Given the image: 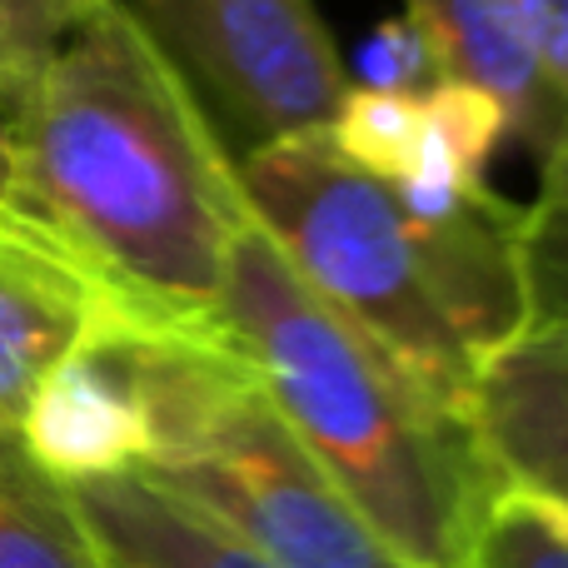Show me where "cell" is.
<instances>
[{"instance_id": "4", "label": "cell", "mask_w": 568, "mask_h": 568, "mask_svg": "<svg viewBox=\"0 0 568 568\" xmlns=\"http://www.w3.org/2000/svg\"><path fill=\"white\" fill-rule=\"evenodd\" d=\"M245 205L294 280L374 344L434 409L469 424L479 359L424 280L394 190L334 150L324 130L235 160Z\"/></svg>"}, {"instance_id": "18", "label": "cell", "mask_w": 568, "mask_h": 568, "mask_svg": "<svg viewBox=\"0 0 568 568\" xmlns=\"http://www.w3.org/2000/svg\"><path fill=\"white\" fill-rule=\"evenodd\" d=\"M364 85L409 90V95L439 85V65H434L429 45H424V36L414 30L409 16L384 20V26L369 36V45H364Z\"/></svg>"}, {"instance_id": "1", "label": "cell", "mask_w": 568, "mask_h": 568, "mask_svg": "<svg viewBox=\"0 0 568 568\" xmlns=\"http://www.w3.org/2000/svg\"><path fill=\"white\" fill-rule=\"evenodd\" d=\"M6 130L10 210L50 230L115 300L220 320L250 205L215 120L130 0H90Z\"/></svg>"}, {"instance_id": "17", "label": "cell", "mask_w": 568, "mask_h": 568, "mask_svg": "<svg viewBox=\"0 0 568 568\" xmlns=\"http://www.w3.org/2000/svg\"><path fill=\"white\" fill-rule=\"evenodd\" d=\"M90 0H0V120L10 125Z\"/></svg>"}, {"instance_id": "13", "label": "cell", "mask_w": 568, "mask_h": 568, "mask_svg": "<svg viewBox=\"0 0 568 568\" xmlns=\"http://www.w3.org/2000/svg\"><path fill=\"white\" fill-rule=\"evenodd\" d=\"M509 135L499 100L484 95L479 85L439 80L424 90V145L419 165L404 185L424 190H454V185H484L494 150Z\"/></svg>"}, {"instance_id": "10", "label": "cell", "mask_w": 568, "mask_h": 568, "mask_svg": "<svg viewBox=\"0 0 568 568\" xmlns=\"http://www.w3.org/2000/svg\"><path fill=\"white\" fill-rule=\"evenodd\" d=\"M404 16L429 45L439 80L479 85L499 100L519 145L544 160L568 135V110L529 45L519 0H404Z\"/></svg>"}, {"instance_id": "12", "label": "cell", "mask_w": 568, "mask_h": 568, "mask_svg": "<svg viewBox=\"0 0 568 568\" xmlns=\"http://www.w3.org/2000/svg\"><path fill=\"white\" fill-rule=\"evenodd\" d=\"M0 568H110L70 484L40 469L20 429H0Z\"/></svg>"}, {"instance_id": "2", "label": "cell", "mask_w": 568, "mask_h": 568, "mask_svg": "<svg viewBox=\"0 0 568 568\" xmlns=\"http://www.w3.org/2000/svg\"><path fill=\"white\" fill-rule=\"evenodd\" d=\"M220 320L270 409L369 529L414 568H459L494 479L474 429L434 409L364 334L324 310L255 215L230 245Z\"/></svg>"}, {"instance_id": "16", "label": "cell", "mask_w": 568, "mask_h": 568, "mask_svg": "<svg viewBox=\"0 0 568 568\" xmlns=\"http://www.w3.org/2000/svg\"><path fill=\"white\" fill-rule=\"evenodd\" d=\"M529 324H568V135L539 160V200L519 230Z\"/></svg>"}, {"instance_id": "14", "label": "cell", "mask_w": 568, "mask_h": 568, "mask_svg": "<svg viewBox=\"0 0 568 568\" xmlns=\"http://www.w3.org/2000/svg\"><path fill=\"white\" fill-rule=\"evenodd\" d=\"M459 568H568V509L494 474L474 509Z\"/></svg>"}, {"instance_id": "15", "label": "cell", "mask_w": 568, "mask_h": 568, "mask_svg": "<svg viewBox=\"0 0 568 568\" xmlns=\"http://www.w3.org/2000/svg\"><path fill=\"white\" fill-rule=\"evenodd\" d=\"M324 135L364 175L384 180V185H404L419 165L424 145V90L409 95V90L349 85Z\"/></svg>"}, {"instance_id": "6", "label": "cell", "mask_w": 568, "mask_h": 568, "mask_svg": "<svg viewBox=\"0 0 568 568\" xmlns=\"http://www.w3.org/2000/svg\"><path fill=\"white\" fill-rule=\"evenodd\" d=\"M170 314L110 300L36 389L20 439L60 484L135 474L150 459V329Z\"/></svg>"}, {"instance_id": "20", "label": "cell", "mask_w": 568, "mask_h": 568, "mask_svg": "<svg viewBox=\"0 0 568 568\" xmlns=\"http://www.w3.org/2000/svg\"><path fill=\"white\" fill-rule=\"evenodd\" d=\"M10 195H16V170H10V130L0 120V215L10 210Z\"/></svg>"}, {"instance_id": "19", "label": "cell", "mask_w": 568, "mask_h": 568, "mask_svg": "<svg viewBox=\"0 0 568 568\" xmlns=\"http://www.w3.org/2000/svg\"><path fill=\"white\" fill-rule=\"evenodd\" d=\"M519 10H524V26H529L534 55H539L554 95L568 110V0H519Z\"/></svg>"}, {"instance_id": "7", "label": "cell", "mask_w": 568, "mask_h": 568, "mask_svg": "<svg viewBox=\"0 0 568 568\" xmlns=\"http://www.w3.org/2000/svg\"><path fill=\"white\" fill-rule=\"evenodd\" d=\"M404 215L424 280L439 300L444 320L454 324L474 359H489L499 344L529 324L519 270L524 205L499 200L489 185H389Z\"/></svg>"}, {"instance_id": "11", "label": "cell", "mask_w": 568, "mask_h": 568, "mask_svg": "<svg viewBox=\"0 0 568 568\" xmlns=\"http://www.w3.org/2000/svg\"><path fill=\"white\" fill-rule=\"evenodd\" d=\"M95 544L120 568H275L150 474L70 484Z\"/></svg>"}, {"instance_id": "8", "label": "cell", "mask_w": 568, "mask_h": 568, "mask_svg": "<svg viewBox=\"0 0 568 568\" xmlns=\"http://www.w3.org/2000/svg\"><path fill=\"white\" fill-rule=\"evenodd\" d=\"M110 300L115 294L50 230L20 210L0 215V429H20L45 374Z\"/></svg>"}, {"instance_id": "3", "label": "cell", "mask_w": 568, "mask_h": 568, "mask_svg": "<svg viewBox=\"0 0 568 568\" xmlns=\"http://www.w3.org/2000/svg\"><path fill=\"white\" fill-rule=\"evenodd\" d=\"M135 474L175 489L275 568H414L284 429L225 320H155L150 459Z\"/></svg>"}, {"instance_id": "9", "label": "cell", "mask_w": 568, "mask_h": 568, "mask_svg": "<svg viewBox=\"0 0 568 568\" xmlns=\"http://www.w3.org/2000/svg\"><path fill=\"white\" fill-rule=\"evenodd\" d=\"M469 429L499 479L568 509V324H524L479 364Z\"/></svg>"}, {"instance_id": "21", "label": "cell", "mask_w": 568, "mask_h": 568, "mask_svg": "<svg viewBox=\"0 0 568 568\" xmlns=\"http://www.w3.org/2000/svg\"><path fill=\"white\" fill-rule=\"evenodd\" d=\"M110 568H120V564H110Z\"/></svg>"}, {"instance_id": "5", "label": "cell", "mask_w": 568, "mask_h": 568, "mask_svg": "<svg viewBox=\"0 0 568 568\" xmlns=\"http://www.w3.org/2000/svg\"><path fill=\"white\" fill-rule=\"evenodd\" d=\"M230 155L324 130L354 85L314 0H130Z\"/></svg>"}]
</instances>
